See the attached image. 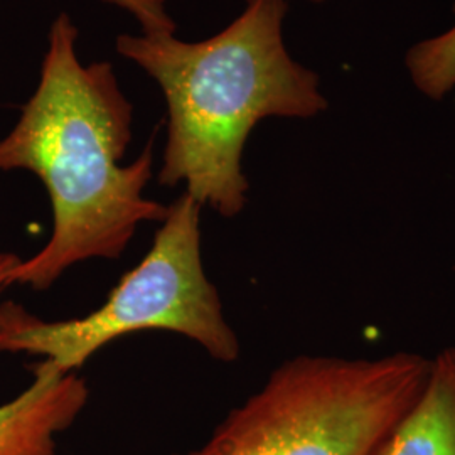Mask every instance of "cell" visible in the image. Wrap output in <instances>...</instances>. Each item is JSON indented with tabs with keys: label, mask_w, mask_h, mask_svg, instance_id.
Masks as SVG:
<instances>
[{
	"label": "cell",
	"mask_w": 455,
	"mask_h": 455,
	"mask_svg": "<svg viewBox=\"0 0 455 455\" xmlns=\"http://www.w3.org/2000/svg\"><path fill=\"white\" fill-rule=\"evenodd\" d=\"M76 39L69 16L60 14L39 84L0 140V171L33 172L51 201L48 242L11 275V285L34 291L52 287L83 261L118 260L137 228L163 223L169 208L144 196L152 140L133 163L120 165L132 140V105L110 63H80Z\"/></svg>",
	"instance_id": "1"
},
{
	"label": "cell",
	"mask_w": 455,
	"mask_h": 455,
	"mask_svg": "<svg viewBox=\"0 0 455 455\" xmlns=\"http://www.w3.org/2000/svg\"><path fill=\"white\" fill-rule=\"evenodd\" d=\"M242 16L199 43L172 34L120 36L116 49L161 84L167 144L159 184L186 186L223 218L243 212L244 144L267 116L310 118L327 108L319 76L283 44L285 0H244Z\"/></svg>",
	"instance_id": "2"
},
{
	"label": "cell",
	"mask_w": 455,
	"mask_h": 455,
	"mask_svg": "<svg viewBox=\"0 0 455 455\" xmlns=\"http://www.w3.org/2000/svg\"><path fill=\"white\" fill-rule=\"evenodd\" d=\"M432 359L297 356L184 455H385L420 398Z\"/></svg>",
	"instance_id": "3"
},
{
	"label": "cell",
	"mask_w": 455,
	"mask_h": 455,
	"mask_svg": "<svg viewBox=\"0 0 455 455\" xmlns=\"http://www.w3.org/2000/svg\"><path fill=\"white\" fill-rule=\"evenodd\" d=\"M201 208L188 193L180 196L146 257L101 307L83 317L44 321L12 300L0 304V353L39 356L71 373L127 334L167 331L199 344L216 361H236L240 339L203 265Z\"/></svg>",
	"instance_id": "4"
},
{
	"label": "cell",
	"mask_w": 455,
	"mask_h": 455,
	"mask_svg": "<svg viewBox=\"0 0 455 455\" xmlns=\"http://www.w3.org/2000/svg\"><path fill=\"white\" fill-rule=\"evenodd\" d=\"M33 379L0 405V455H54L58 435L78 420L90 400L86 381L48 359L31 368Z\"/></svg>",
	"instance_id": "5"
},
{
	"label": "cell",
	"mask_w": 455,
	"mask_h": 455,
	"mask_svg": "<svg viewBox=\"0 0 455 455\" xmlns=\"http://www.w3.org/2000/svg\"><path fill=\"white\" fill-rule=\"evenodd\" d=\"M385 455H455V347L440 351Z\"/></svg>",
	"instance_id": "6"
},
{
	"label": "cell",
	"mask_w": 455,
	"mask_h": 455,
	"mask_svg": "<svg viewBox=\"0 0 455 455\" xmlns=\"http://www.w3.org/2000/svg\"><path fill=\"white\" fill-rule=\"evenodd\" d=\"M405 65L411 82L425 97H447L455 88V22L447 31L408 49Z\"/></svg>",
	"instance_id": "7"
},
{
	"label": "cell",
	"mask_w": 455,
	"mask_h": 455,
	"mask_svg": "<svg viewBox=\"0 0 455 455\" xmlns=\"http://www.w3.org/2000/svg\"><path fill=\"white\" fill-rule=\"evenodd\" d=\"M139 19L146 34H174L176 24L165 11V0H105Z\"/></svg>",
	"instance_id": "8"
},
{
	"label": "cell",
	"mask_w": 455,
	"mask_h": 455,
	"mask_svg": "<svg viewBox=\"0 0 455 455\" xmlns=\"http://www.w3.org/2000/svg\"><path fill=\"white\" fill-rule=\"evenodd\" d=\"M20 257L12 251H2L0 253V293L4 292L11 285V275L17 265L20 263Z\"/></svg>",
	"instance_id": "9"
},
{
	"label": "cell",
	"mask_w": 455,
	"mask_h": 455,
	"mask_svg": "<svg viewBox=\"0 0 455 455\" xmlns=\"http://www.w3.org/2000/svg\"><path fill=\"white\" fill-rule=\"evenodd\" d=\"M309 2H315V4H321V2H324V0H309Z\"/></svg>",
	"instance_id": "10"
}]
</instances>
